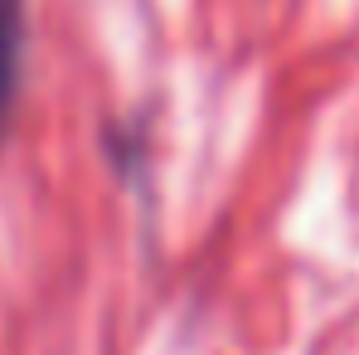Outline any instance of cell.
I'll return each instance as SVG.
<instances>
[{
    "label": "cell",
    "mask_w": 359,
    "mask_h": 355,
    "mask_svg": "<svg viewBox=\"0 0 359 355\" xmlns=\"http://www.w3.org/2000/svg\"><path fill=\"white\" fill-rule=\"evenodd\" d=\"M20 59H25V0H0V131L20 93Z\"/></svg>",
    "instance_id": "6da1fadb"
}]
</instances>
